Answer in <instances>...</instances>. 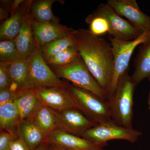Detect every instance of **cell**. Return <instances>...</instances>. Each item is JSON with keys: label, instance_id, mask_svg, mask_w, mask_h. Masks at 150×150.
Masks as SVG:
<instances>
[{"label": "cell", "instance_id": "23", "mask_svg": "<svg viewBox=\"0 0 150 150\" xmlns=\"http://www.w3.org/2000/svg\"><path fill=\"white\" fill-rule=\"evenodd\" d=\"M73 33L54 40L39 48L46 62L67 48L75 46Z\"/></svg>", "mask_w": 150, "mask_h": 150}, {"label": "cell", "instance_id": "30", "mask_svg": "<svg viewBox=\"0 0 150 150\" xmlns=\"http://www.w3.org/2000/svg\"><path fill=\"white\" fill-rule=\"evenodd\" d=\"M10 150H29L25 144L20 139H18L12 143Z\"/></svg>", "mask_w": 150, "mask_h": 150}, {"label": "cell", "instance_id": "6", "mask_svg": "<svg viewBox=\"0 0 150 150\" xmlns=\"http://www.w3.org/2000/svg\"><path fill=\"white\" fill-rule=\"evenodd\" d=\"M29 64L27 88H30L67 87L63 81L52 71L37 47L27 58Z\"/></svg>", "mask_w": 150, "mask_h": 150}, {"label": "cell", "instance_id": "17", "mask_svg": "<svg viewBox=\"0 0 150 150\" xmlns=\"http://www.w3.org/2000/svg\"><path fill=\"white\" fill-rule=\"evenodd\" d=\"M18 138L24 142L29 150L48 142V137L30 121H23L20 123Z\"/></svg>", "mask_w": 150, "mask_h": 150}, {"label": "cell", "instance_id": "12", "mask_svg": "<svg viewBox=\"0 0 150 150\" xmlns=\"http://www.w3.org/2000/svg\"><path fill=\"white\" fill-rule=\"evenodd\" d=\"M31 27L35 46L39 49L54 40L71 34L74 30L58 21L39 22L32 19Z\"/></svg>", "mask_w": 150, "mask_h": 150}, {"label": "cell", "instance_id": "4", "mask_svg": "<svg viewBox=\"0 0 150 150\" xmlns=\"http://www.w3.org/2000/svg\"><path fill=\"white\" fill-rule=\"evenodd\" d=\"M53 69L59 78L69 81L75 86L83 89L104 100H107L106 93L92 75L81 56L69 64Z\"/></svg>", "mask_w": 150, "mask_h": 150}, {"label": "cell", "instance_id": "26", "mask_svg": "<svg viewBox=\"0 0 150 150\" xmlns=\"http://www.w3.org/2000/svg\"><path fill=\"white\" fill-rule=\"evenodd\" d=\"M15 40L0 41V62L11 63L17 60Z\"/></svg>", "mask_w": 150, "mask_h": 150}, {"label": "cell", "instance_id": "1", "mask_svg": "<svg viewBox=\"0 0 150 150\" xmlns=\"http://www.w3.org/2000/svg\"><path fill=\"white\" fill-rule=\"evenodd\" d=\"M73 35L75 46L80 56L107 97L114 69L111 43L88 30H74Z\"/></svg>", "mask_w": 150, "mask_h": 150}, {"label": "cell", "instance_id": "11", "mask_svg": "<svg viewBox=\"0 0 150 150\" xmlns=\"http://www.w3.org/2000/svg\"><path fill=\"white\" fill-rule=\"evenodd\" d=\"M67 87L36 88L35 90L38 97L42 104L55 111H61L77 108Z\"/></svg>", "mask_w": 150, "mask_h": 150}, {"label": "cell", "instance_id": "21", "mask_svg": "<svg viewBox=\"0 0 150 150\" xmlns=\"http://www.w3.org/2000/svg\"><path fill=\"white\" fill-rule=\"evenodd\" d=\"M56 0H38L33 1L30 8L31 18L39 22L58 21V18L54 15L52 5Z\"/></svg>", "mask_w": 150, "mask_h": 150}, {"label": "cell", "instance_id": "15", "mask_svg": "<svg viewBox=\"0 0 150 150\" xmlns=\"http://www.w3.org/2000/svg\"><path fill=\"white\" fill-rule=\"evenodd\" d=\"M14 101L18 110L21 122L31 121L42 104L38 97L35 88L24 89L16 95Z\"/></svg>", "mask_w": 150, "mask_h": 150}, {"label": "cell", "instance_id": "24", "mask_svg": "<svg viewBox=\"0 0 150 150\" xmlns=\"http://www.w3.org/2000/svg\"><path fill=\"white\" fill-rule=\"evenodd\" d=\"M80 57L77 49L74 46L51 57L46 62L52 68H58L69 64Z\"/></svg>", "mask_w": 150, "mask_h": 150}, {"label": "cell", "instance_id": "33", "mask_svg": "<svg viewBox=\"0 0 150 150\" xmlns=\"http://www.w3.org/2000/svg\"><path fill=\"white\" fill-rule=\"evenodd\" d=\"M149 79L150 82V77L149 78ZM148 104H149V109L150 110V91L149 94V98H148Z\"/></svg>", "mask_w": 150, "mask_h": 150}, {"label": "cell", "instance_id": "2", "mask_svg": "<svg viewBox=\"0 0 150 150\" xmlns=\"http://www.w3.org/2000/svg\"><path fill=\"white\" fill-rule=\"evenodd\" d=\"M136 84L126 73L118 82L117 87L107 100L111 120L119 126L133 129L134 93Z\"/></svg>", "mask_w": 150, "mask_h": 150}, {"label": "cell", "instance_id": "16", "mask_svg": "<svg viewBox=\"0 0 150 150\" xmlns=\"http://www.w3.org/2000/svg\"><path fill=\"white\" fill-rule=\"evenodd\" d=\"M30 11L25 16L19 33L16 38L18 59H27L36 46L33 34Z\"/></svg>", "mask_w": 150, "mask_h": 150}, {"label": "cell", "instance_id": "29", "mask_svg": "<svg viewBox=\"0 0 150 150\" xmlns=\"http://www.w3.org/2000/svg\"><path fill=\"white\" fill-rule=\"evenodd\" d=\"M16 97V95L9 89L0 91V105L13 101Z\"/></svg>", "mask_w": 150, "mask_h": 150}, {"label": "cell", "instance_id": "22", "mask_svg": "<svg viewBox=\"0 0 150 150\" xmlns=\"http://www.w3.org/2000/svg\"><path fill=\"white\" fill-rule=\"evenodd\" d=\"M8 71L11 82L17 84L21 91L27 88L29 64L27 59H18L9 63Z\"/></svg>", "mask_w": 150, "mask_h": 150}, {"label": "cell", "instance_id": "9", "mask_svg": "<svg viewBox=\"0 0 150 150\" xmlns=\"http://www.w3.org/2000/svg\"><path fill=\"white\" fill-rule=\"evenodd\" d=\"M55 112L57 130L79 137H81L86 131L98 124L77 108Z\"/></svg>", "mask_w": 150, "mask_h": 150}, {"label": "cell", "instance_id": "10", "mask_svg": "<svg viewBox=\"0 0 150 150\" xmlns=\"http://www.w3.org/2000/svg\"><path fill=\"white\" fill-rule=\"evenodd\" d=\"M106 4L141 32L150 31V16L140 10L136 0H108Z\"/></svg>", "mask_w": 150, "mask_h": 150}, {"label": "cell", "instance_id": "18", "mask_svg": "<svg viewBox=\"0 0 150 150\" xmlns=\"http://www.w3.org/2000/svg\"><path fill=\"white\" fill-rule=\"evenodd\" d=\"M21 122L14 101L0 105L1 130L10 133L18 139V129Z\"/></svg>", "mask_w": 150, "mask_h": 150}, {"label": "cell", "instance_id": "8", "mask_svg": "<svg viewBox=\"0 0 150 150\" xmlns=\"http://www.w3.org/2000/svg\"><path fill=\"white\" fill-rule=\"evenodd\" d=\"M95 13L106 19L110 27L108 33L113 38L130 41L136 39L143 33L130 23L121 18L107 4L100 5Z\"/></svg>", "mask_w": 150, "mask_h": 150}, {"label": "cell", "instance_id": "19", "mask_svg": "<svg viewBox=\"0 0 150 150\" xmlns=\"http://www.w3.org/2000/svg\"><path fill=\"white\" fill-rule=\"evenodd\" d=\"M30 121L47 137L57 130L55 111L42 104Z\"/></svg>", "mask_w": 150, "mask_h": 150}, {"label": "cell", "instance_id": "3", "mask_svg": "<svg viewBox=\"0 0 150 150\" xmlns=\"http://www.w3.org/2000/svg\"><path fill=\"white\" fill-rule=\"evenodd\" d=\"M150 42V31L143 33L134 40L125 41L110 38L112 46L114 69L110 89L107 95L108 100L114 93L121 77L127 72L129 62L134 51L137 46Z\"/></svg>", "mask_w": 150, "mask_h": 150}, {"label": "cell", "instance_id": "14", "mask_svg": "<svg viewBox=\"0 0 150 150\" xmlns=\"http://www.w3.org/2000/svg\"><path fill=\"white\" fill-rule=\"evenodd\" d=\"M33 1H23L8 18L3 22L0 28V40L16 39L20 31L24 17L30 11Z\"/></svg>", "mask_w": 150, "mask_h": 150}, {"label": "cell", "instance_id": "13", "mask_svg": "<svg viewBox=\"0 0 150 150\" xmlns=\"http://www.w3.org/2000/svg\"><path fill=\"white\" fill-rule=\"evenodd\" d=\"M48 142L67 150H103L106 144L94 143L83 137L56 130L48 137Z\"/></svg>", "mask_w": 150, "mask_h": 150}, {"label": "cell", "instance_id": "31", "mask_svg": "<svg viewBox=\"0 0 150 150\" xmlns=\"http://www.w3.org/2000/svg\"><path fill=\"white\" fill-rule=\"evenodd\" d=\"M47 150H67L52 143H48Z\"/></svg>", "mask_w": 150, "mask_h": 150}, {"label": "cell", "instance_id": "27", "mask_svg": "<svg viewBox=\"0 0 150 150\" xmlns=\"http://www.w3.org/2000/svg\"><path fill=\"white\" fill-rule=\"evenodd\" d=\"M9 63L0 62V91L9 89L11 83L8 71Z\"/></svg>", "mask_w": 150, "mask_h": 150}, {"label": "cell", "instance_id": "25", "mask_svg": "<svg viewBox=\"0 0 150 150\" xmlns=\"http://www.w3.org/2000/svg\"><path fill=\"white\" fill-rule=\"evenodd\" d=\"M86 21L89 24V30L94 35L98 36L106 33H109V23L106 19L103 17L94 13L88 17Z\"/></svg>", "mask_w": 150, "mask_h": 150}, {"label": "cell", "instance_id": "32", "mask_svg": "<svg viewBox=\"0 0 150 150\" xmlns=\"http://www.w3.org/2000/svg\"><path fill=\"white\" fill-rule=\"evenodd\" d=\"M49 142H46L43 143L42 144L40 145L39 146L35 148L34 149L32 150H47Z\"/></svg>", "mask_w": 150, "mask_h": 150}, {"label": "cell", "instance_id": "20", "mask_svg": "<svg viewBox=\"0 0 150 150\" xmlns=\"http://www.w3.org/2000/svg\"><path fill=\"white\" fill-rule=\"evenodd\" d=\"M143 45L137 58L135 71L131 76L136 85L150 77V42Z\"/></svg>", "mask_w": 150, "mask_h": 150}, {"label": "cell", "instance_id": "7", "mask_svg": "<svg viewBox=\"0 0 150 150\" xmlns=\"http://www.w3.org/2000/svg\"><path fill=\"white\" fill-rule=\"evenodd\" d=\"M142 135L141 131L119 126L111 121L97 124L86 131L81 137L98 144H106L108 141L117 139L133 143L137 142Z\"/></svg>", "mask_w": 150, "mask_h": 150}, {"label": "cell", "instance_id": "28", "mask_svg": "<svg viewBox=\"0 0 150 150\" xmlns=\"http://www.w3.org/2000/svg\"><path fill=\"white\" fill-rule=\"evenodd\" d=\"M18 139L13 134L7 131L1 130L0 133V150H10L11 145Z\"/></svg>", "mask_w": 150, "mask_h": 150}, {"label": "cell", "instance_id": "5", "mask_svg": "<svg viewBox=\"0 0 150 150\" xmlns=\"http://www.w3.org/2000/svg\"><path fill=\"white\" fill-rule=\"evenodd\" d=\"M76 107L97 124L112 121L107 101L83 89L68 84Z\"/></svg>", "mask_w": 150, "mask_h": 150}]
</instances>
